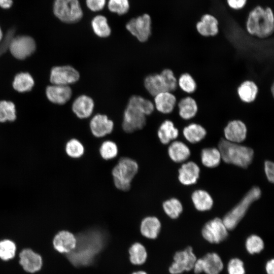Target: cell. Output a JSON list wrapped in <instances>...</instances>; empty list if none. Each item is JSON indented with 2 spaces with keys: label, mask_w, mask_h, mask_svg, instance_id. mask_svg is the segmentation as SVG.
Here are the masks:
<instances>
[{
  "label": "cell",
  "mask_w": 274,
  "mask_h": 274,
  "mask_svg": "<svg viewBox=\"0 0 274 274\" xmlns=\"http://www.w3.org/2000/svg\"><path fill=\"white\" fill-rule=\"evenodd\" d=\"M16 246L15 243L9 239L0 241V259L8 261L13 259L16 254Z\"/></svg>",
  "instance_id": "40"
},
{
  "label": "cell",
  "mask_w": 274,
  "mask_h": 274,
  "mask_svg": "<svg viewBox=\"0 0 274 274\" xmlns=\"http://www.w3.org/2000/svg\"><path fill=\"white\" fill-rule=\"evenodd\" d=\"M178 129L175 127L174 122L169 119H166L159 126L157 135L160 142L163 145H168L179 135Z\"/></svg>",
  "instance_id": "25"
},
{
  "label": "cell",
  "mask_w": 274,
  "mask_h": 274,
  "mask_svg": "<svg viewBox=\"0 0 274 274\" xmlns=\"http://www.w3.org/2000/svg\"><path fill=\"white\" fill-rule=\"evenodd\" d=\"M130 262L134 265H141L146 261L147 253L144 246L139 243L132 245L129 249Z\"/></svg>",
  "instance_id": "37"
},
{
  "label": "cell",
  "mask_w": 274,
  "mask_h": 274,
  "mask_svg": "<svg viewBox=\"0 0 274 274\" xmlns=\"http://www.w3.org/2000/svg\"><path fill=\"white\" fill-rule=\"evenodd\" d=\"M144 85L148 92L152 96L168 91L164 78L160 74H155L148 76L144 80Z\"/></svg>",
  "instance_id": "27"
},
{
  "label": "cell",
  "mask_w": 274,
  "mask_h": 274,
  "mask_svg": "<svg viewBox=\"0 0 274 274\" xmlns=\"http://www.w3.org/2000/svg\"><path fill=\"white\" fill-rule=\"evenodd\" d=\"M14 32V30H10L7 36L5 37L4 39L3 40V42L0 44V56L9 48V45L11 39L13 38Z\"/></svg>",
  "instance_id": "46"
},
{
  "label": "cell",
  "mask_w": 274,
  "mask_h": 274,
  "mask_svg": "<svg viewBox=\"0 0 274 274\" xmlns=\"http://www.w3.org/2000/svg\"><path fill=\"white\" fill-rule=\"evenodd\" d=\"M264 242L262 239L257 235L249 236L246 241L247 251L251 254L259 253L264 248Z\"/></svg>",
  "instance_id": "42"
},
{
  "label": "cell",
  "mask_w": 274,
  "mask_h": 274,
  "mask_svg": "<svg viewBox=\"0 0 274 274\" xmlns=\"http://www.w3.org/2000/svg\"><path fill=\"white\" fill-rule=\"evenodd\" d=\"M160 74L164 79L167 91L172 92L176 91L178 88V79L174 71L170 68H165L161 71Z\"/></svg>",
  "instance_id": "43"
},
{
  "label": "cell",
  "mask_w": 274,
  "mask_h": 274,
  "mask_svg": "<svg viewBox=\"0 0 274 274\" xmlns=\"http://www.w3.org/2000/svg\"><path fill=\"white\" fill-rule=\"evenodd\" d=\"M179 116L183 120H189L197 114L198 106L196 100L191 95H187L177 101Z\"/></svg>",
  "instance_id": "20"
},
{
  "label": "cell",
  "mask_w": 274,
  "mask_h": 274,
  "mask_svg": "<svg viewBox=\"0 0 274 274\" xmlns=\"http://www.w3.org/2000/svg\"><path fill=\"white\" fill-rule=\"evenodd\" d=\"M19 262L23 270L29 273L40 270L43 265L42 256L29 248L23 249L19 255Z\"/></svg>",
  "instance_id": "14"
},
{
  "label": "cell",
  "mask_w": 274,
  "mask_h": 274,
  "mask_svg": "<svg viewBox=\"0 0 274 274\" xmlns=\"http://www.w3.org/2000/svg\"><path fill=\"white\" fill-rule=\"evenodd\" d=\"M106 6L110 12L122 16L129 11V3L128 0H108Z\"/></svg>",
  "instance_id": "41"
},
{
  "label": "cell",
  "mask_w": 274,
  "mask_h": 274,
  "mask_svg": "<svg viewBox=\"0 0 274 274\" xmlns=\"http://www.w3.org/2000/svg\"><path fill=\"white\" fill-rule=\"evenodd\" d=\"M203 268L204 266L202 258L196 259L192 268L194 270V272L196 274H199L203 272Z\"/></svg>",
  "instance_id": "49"
},
{
  "label": "cell",
  "mask_w": 274,
  "mask_h": 274,
  "mask_svg": "<svg viewBox=\"0 0 274 274\" xmlns=\"http://www.w3.org/2000/svg\"><path fill=\"white\" fill-rule=\"evenodd\" d=\"M92 134L95 138H101L112 133L114 127V121L104 114H97L89 122Z\"/></svg>",
  "instance_id": "13"
},
{
  "label": "cell",
  "mask_w": 274,
  "mask_h": 274,
  "mask_svg": "<svg viewBox=\"0 0 274 274\" xmlns=\"http://www.w3.org/2000/svg\"><path fill=\"white\" fill-rule=\"evenodd\" d=\"M162 208L165 214L173 219L179 217L183 210L181 203L176 198L164 200L162 203Z\"/></svg>",
  "instance_id": "36"
},
{
  "label": "cell",
  "mask_w": 274,
  "mask_h": 274,
  "mask_svg": "<svg viewBox=\"0 0 274 274\" xmlns=\"http://www.w3.org/2000/svg\"><path fill=\"white\" fill-rule=\"evenodd\" d=\"M218 148L221 158L226 163L245 168L252 161L254 152L249 147L222 139L219 143Z\"/></svg>",
  "instance_id": "4"
},
{
  "label": "cell",
  "mask_w": 274,
  "mask_h": 274,
  "mask_svg": "<svg viewBox=\"0 0 274 274\" xmlns=\"http://www.w3.org/2000/svg\"><path fill=\"white\" fill-rule=\"evenodd\" d=\"M265 270L267 274H274V260L273 259L267 262Z\"/></svg>",
  "instance_id": "51"
},
{
  "label": "cell",
  "mask_w": 274,
  "mask_h": 274,
  "mask_svg": "<svg viewBox=\"0 0 274 274\" xmlns=\"http://www.w3.org/2000/svg\"><path fill=\"white\" fill-rule=\"evenodd\" d=\"M202 258L203 261V272L206 274H219L222 270L223 263L218 254L209 253Z\"/></svg>",
  "instance_id": "29"
},
{
  "label": "cell",
  "mask_w": 274,
  "mask_h": 274,
  "mask_svg": "<svg viewBox=\"0 0 274 274\" xmlns=\"http://www.w3.org/2000/svg\"><path fill=\"white\" fill-rule=\"evenodd\" d=\"M246 29L251 36L264 39L272 35L274 31V15L269 7L257 6L249 12L246 21Z\"/></svg>",
  "instance_id": "3"
},
{
  "label": "cell",
  "mask_w": 274,
  "mask_h": 274,
  "mask_svg": "<svg viewBox=\"0 0 274 274\" xmlns=\"http://www.w3.org/2000/svg\"><path fill=\"white\" fill-rule=\"evenodd\" d=\"M35 84L32 77L28 73H20L14 77L13 82V87L19 92L29 91Z\"/></svg>",
  "instance_id": "32"
},
{
  "label": "cell",
  "mask_w": 274,
  "mask_h": 274,
  "mask_svg": "<svg viewBox=\"0 0 274 274\" xmlns=\"http://www.w3.org/2000/svg\"><path fill=\"white\" fill-rule=\"evenodd\" d=\"M247 128L246 124L241 120H230L224 128V134L227 141L239 143L246 138Z\"/></svg>",
  "instance_id": "15"
},
{
  "label": "cell",
  "mask_w": 274,
  "mask_h": 274,
  "mask_svg": "<svg viewBox=\"0 0 274 274\" xmlns=\"http://www.w3.org/2000/svg\"><path fill=\"white\" fill-rule=\"evenodd\" d=\"M199 167L195 163L188 162L183 164L179 169V180L185 185L195 184L199 177Z\"/></svg>",
  "instance_id": "24"
},
{
  "label": "cell",
  "mask_w": 274,
  "mask_h": 274,
  "mask_svg": "<svg viewBox=\"0 0 274 274\" xmlns=\"http://www.w3.org/2000/svg\"><path fill=\"white\" fill-rule=\"evenodd\" d=\"M79 72L70 65L55 66L51 69L50 81L53 85H68L79 80Z\"/></svg>",
  "instance_id": "12"
},
{
  "label": "cell",
  "mask_w": 274,
  "mask_h": 274,
  "mask_svg": "<svg viewBox=\"0 0 274 274\" xmlns=\"http://www.w3.org/2000/svg\"><path fill=\"white\" fill-rule=\"evenodd\" d=\"M202 235L208 242L218 244L228 236V229L222 219L216 218L208 222L202 229Z\"/></svg>",
  "instance_id": "10"
},
{
  "label": "cell",
  "mask_w": 274,
  "mask_h": 274,
  "mask_svg": "<svg viewBox=\"0 0 274 274\" xmlns=\"http://www.w3.org/2000/svg\"><path fill=\"white\" fill-rule=\"evenodd\" d=\"M264 169L268 181L271 183L274 181V164L270 161H266L264 164Z\"/></svg>",
  "instance_id": "47"
},
{
  "label": "cell",
  "mask_w": 274,
  "mask_h": 274,
  "mask_svg": "<svg viewBox=\"0 0 274 274\" xmlns=\"http://www.w3.org/2000/svg\"><path fill=\"white\" fill-rule=\"evenodd\" d=\"M132 274H147V273L144 271H138L136 272H134Z\"/></svg>",
  "instance_id": "53"
},
{
  "label": "cell",
  "mask_w": 274,
  "mask_h": 274,
  "mask_svg": "<svg viewBox=\"0 0 274 274\" xmlns=\"http://www.w3.org/2000/svg\"><path fill=\"white\" fill-rule=\"evenodd\" d=\"M195 28L197 33L202 37H214L219 32V21L213 15L205 14L196 23Z\"/></svg>",
  "instance_id": "17"
},
{
  "label": "cell",
  "mask_w": 274,
  "mask_h": 274,
  "mask_svg": "<svg viewBox=\"0 0 274 274\" xmlns=\"http://www.w3.org/2000/svg\"><path fill=\"white\" fill-rule=\"evenodd\" d=\"M183 133L188 142L191 143H196L205 137L207 131L200 124L192 123L183 128Z\"/></svg>",
  "instance_id": "30"
},
{
  "label": "cell",
  "mask_w": 274,
  "mask_h": 274,
  "mask_svg": "<svg viewBox=\"0 0 274 274\" xmlns=\"http://www.w3.org/2000/svg\"><path fill=\"white\" fill-rule=\"evenodd\" d=\"M167 154L175 162H181L186 160L190 155L189 148L183 142L175 141L168 146Z\"/></svg>",
  "instance_id": "26"
},
{
  "label": "cell",
  "mask_w": 274,
  "mask_h": 274,
  "mask_svg": "<svg viewBox=\"0 0 274 274\" xmlns=\"http://www.w3.org/2000/svg\"><path fill=\"white\" fill-rule=\"evenodd\" d=\"M99 152L103 159L109 160L116 157L118 153V149L117 145L114 142L111 140H106L100 146Z\"/></svg>",
  "instance_id": "39"
},
{
  "label": "cell",
  "mask_w": 274,
  "mask_h": 274,
  "mask_svg": "<svg viewBox=\"0 0 274 274\" xmlns=\"http://www.w3.org/2000/svg\"><path fill=\"white\" fill-rule=\"evenodd\" d=\"M76 242V235L67 230L58 231L52 241L54 249L59 253L65 254L68 253L75 248Z\"/></svg>",
  "instance_id": "16"
},
{
  "label": "cell",
  "mask_w": 274,
  "mask_h": 274,
  "mask_svg": "<svg viewBox=\"0 0 274 274\" xmlns=\"http://www.w3.org/2000/svg\"><path fill=\"white\" fill-rule=\"evenodd\" d=\"M197 258L191 247L176 252L174 256V262L169 268L171 274H180L184 271L192 269Z\"/></svg>",
  "instance_id": "11"
},
{
  "label": "cell",
  "mask_w": 274,
  "mask_h": 274,
  "mask_svg": "<svg viewBox=\"0 0 274 274\" xmlns=\"http://www.w3.org/2000/svg\"><path fill=\"white\" fill-rule=\"evenodd\" d=\"M36 44L34 39L28 36H19L13 38L9 45L12 55L17 59H24L35 51Z\"/></svg>",
  "instance_id": "9"
},
{
  "label": "cell",
  "mask_w": 274,
  "mask_h": 274,
  "mask_svg": "<svg viewBox=\"0 0 274 274\" xmlns=\"http://www.w3.org/2000/svg\"><path fill=\"white\" fill-rule=\"evenodd\" d=\"M161 226V222L157 217L146 216L141 220L140 232L144 237L149 239H155L159 234Z\"/></svg>",
  "instance_id": "21"
},
{
  "label": "cell",
  "mask_w": 274,
  "mask_h": 274,
  "mask_svg": "<svg viewBox=\"0 0 274 274\" xmlns=\"http://www.w3.org/2000/svg\"><path fill=\"white\" fill-rule=\"evenodd\" d=\"M138 168V163L133 159L126 157H120L112 170L115 187L122 191H128Z\"/></svg>",
  "instance_id": "5"
},
{
  "label": "cell",
  "mask_w": 274,
  "mask_h": 274,
  "mask_svg": "<svg viewBox=\"0 0 274 274\" xmlns=\"http://www.w3.org/2000/svg\"><path fill=\"white\" fill-rule=\"evenodd\" d=\"M107 0H85L87 8L94 13L102 11L107 5Z\"/></svg>",
  "instance_id": "45"
},
{
  "label": "cell",
  "mask_w": 274,
  "mask_h": 274,
  "mask_svg": "<svg viewBox=\"0 0 274 274\" xmlns=\"http://www.w3.org/2000/svg\"><path fill=\"white\" fill-rule=\"evenodd\" d=\"M178 86L181 90L187 95L194 94L197 88L193 77L188 73H184L178 78Z\"/></svg>",
  "instance_id": "34"
},
{
  "label": "cell",
  "mask_w": 274,
  "mask_h": 274,
  "mask_svg": "<svg viewBox=\"0 0 274 274\" xmlns=\"http://www.w3.org/2000/svg\"><path fill=\"white\" fill-rule=\"evenodd\" d=\"M177 97L172 92L164 91L154 96V105L157 110L163 114L172 113L176 108Z\"/></svg>",
  "instance_id": "19"
},
{
  "label": "cell",
  "mask_w": 274,
  "mask_h": 274,
  "mask_svg": "<svg viewBox=\"0 0 274 274\" xmlns=\"http://www.w3.org/2000/svg\"><path fill=\"white\" fill-rule=\"evenodd\" d=\"M3 40V33L0 26V43L2 42Z\"/></svg>",
  "instance_id": "52"
},
{
  "label": "cell",
  "mask_w": 274,
  "mask_h": 274,
  "mask_svg": "<svg viewBox=\"0 0 274 274\" xmlns=\"http://www.w3.org/2000/svg\"><path fill=\"white\" fill-rule=\"evenodd\" d=\"M247 0H226L228 6L232 9L238 10L245 7Z\"/></svg>",
  "instance_id": "48"
},
{
  "label": "cell",
  "mask_w": 274,
  "mask_h": 274,
  "mask_svg": "<svg viewBox=\"0 0 274 274\" xmlns=\"http://www.w3.org/2000/svg\"><path fill=\"white\" fill-rule=\"evenodd\" d=\"M192 199L195 208L200 211L209 210L213 204V200L210 195L202 190L195 191L192 193Z\"/></svg>",
  "instance_id": "31"
},
{
  "label": "cell",
  "mask_w": 274,
  "mask_h": 274,
  "mask_svg": "<svg viewBox=\"0 0 274 274\" xmlns=\"http://www.w3.org/2000/svg\"><path fill=\"white\" fill-rule=\"evenodd\" d=\"M221 159L220 152L216 148H206L201 152L202 164L208 167H214L218 165Z\"/></svg>",
  "instance_id": "33"
},
{
  "label": "cell",
  "mask_w": 274,
  "mask_h": 274,
  "mask_svg": "<svg viewBox=\"0 0 274 274\" xmlns=\"http://www.w3.org/2000/svg\"><path fill=\"white\" fill-rule=\"evenodd\" d=\"M13 3V0H0V8L4 10L10 9Z\"/></svg>",
  "instance_id": "50"
},
{
  "label": "cell",
  "mask_w": 274,
  "mask_h": 274,
  "mask_svg": "<svg viewBox=\"0 0 274 274\" xmlns=\"http://www.w3.org/2000/svg\"><path fill=\"white\" fill-rule=\"evenodd\" d=\"M261 196L258 187L252 188L242 200L223 218L222 221L228 230L233 229L243 218L250 205Z\"/></svg>",
  "instance_id": "7"
},
{
  "label": "cell",
  "mask_w": 274,
  "mask_h": 274,
  "mask_svg": "<svg viewBox=\"0 0 274 274\" xmlns=\"http://www.w3.org/2000/svg\"><path fill=\"white\" fill-rule=\"evenodd\" d=\"M236 93L242 102L245 104H251L257 98L259 93V88L254 81L246 80L238 85Z\"/></svg>",
  "instance_id": "22"
},
{
  "label": "cell",
  "mask_w": 274,
  "mask_h": 274,
  "mask_svg": "<svg viewBox=\"0 0 274 274\" xmlns=\"http://www.w3.org/2000/svg\"><path fill=\"white\" fill-rule=\"evenodd\" d=\"M128 32L140 42L148 40L152 34V21L149 15L144 14L130 19L125 24Z\"/></svg>",
  "instance_id": "8"
},
{
  "label": "cell",
  "mask_w": 274,
  "mask_h": 274,
  "mask_svg": "<svg viewBox=\"0 0 274 274\" xmlns=\"http://www.w3.org/2000/svg\"><path fill=\"white\" fill-rule=\"evenodd\" d=\"M72 89L68 85H52L46 88L47 98L52 102L58 105L65 104L72 96Z\"/></svg>",
  "instance_id": "18"
},
{
  "label": "cell",
  "mask_w": 274,
  "mask_h": 274,
  "mask_svg": "<svg viewBox=\"0 0 274 274\" xmlns=\"http://www.w3.org/2000/svg\"><path fill=\"white\" fill-rule=\"evenodd\" d=\"M228 274H245L243 262L237 258L231 259L227 265Z\"/></svg>",
  "instance_id": "44"
},
{
  "label": "cell",
  "mask_w": 274,
  "mask_h": 274,
  "mask_svg": "<svg viewBox=\"0 0 274 274\" xmlns=\"http://www.w3.org/2000/svg\"><path fill=\"white\" fill-rule=\"evenodd\" d=\"M154 110V104L149 100L138 96H132L124 112L121 127L127 133L142 129L147 123V115Z\"/></svg>",
  "instance_id": "2"
},
{
  "label": "cell",
  "mask_w": 274,
  "mask_h": 274,
  "mask_svg": "<svg viewBox=\"0 0 274 274\" xmlns=\"http://www.w3.org/2000/svg\"><path fill=\"white\" fill-rule=\"evenodd\" d=\"M106 232L105 229L97 226L86 227L78 232L75 248L66 254L70 262L76 266L91 263L101 249Z\"/></svg>",
  "instance_id": "1"
},
{
  "label": "cell",
  "mask_w": 274,
  "mask_h": 274,
  "mask_svg": "<svg viewBox=\"0 0 274 274\" xmlns=\"http://www.w3.org/2000/svg\"><path fill=\"white\" fill-rule=\"evenodd\" d=\"M16 119L14 104L10 101H0V122H13Z\"/></svg>",
  "instance_id": "38"
},
{
  "label": "cell",
  "mask_w": 274,
  "mask_h": 274,
  "mask_svg": "<svg viewBox=\"0 0 274 274\" xmlns=\"http://www.w3.org/2000/svg\"><path fill=\"white\" fill-rule=\"evenodd\" d=\"M90 25L93 33L98 38H107L111 35V28L107 18L98 12L92 19Z\"/></svg>",
  "instance_id": "28"
},
{
  "label": "cell",
  "mask_w": 274,
  "mask_h": 274,
  "mask_svg": "<svg viewBox=\"0 0 274 274\" xmlns=\"http://www.w3.org/2000/svg\"><path fill=\"white\" fill-rule=\"evenodd\" d=\"M94 108L93 99L85 95L78 96L73 102L72 110L76 116L81 119L89 118Z\"/></svg>",
  "instance_id": "23"
},
{
  "label": "cell",
  "mask_w": 274,
  "mask_h": 274,
  "mask_svg": "<svg viewBox=\"0 0 274 274\" xmlns=\"http://www.w3.org/2000/svg\"><path fill=\"white\" fill-rule=\"evenodd\" d=\"M52 9L55 18L65 24L77 23L83 16L79 0H53Z\"/></svg>",
  "instance_id": "6"
},
{
  "label": "cell",
  "mask_w": 274,
  "mask_h": 274,
  "mask_svg": "<svg viewBox=\"0 0 274 274\" xmlns=\"http://www.w3.org/2000/svg\"><path fill=\"white\" fill-rule=\"evenodd\" d=\"M64 150L68 157L78 159L83 155L85 149L83 144L79 140L72 138L65 143Z\"/></svg>",
  "instance_id": "35"
}]
</instances>
